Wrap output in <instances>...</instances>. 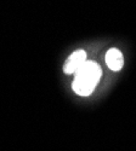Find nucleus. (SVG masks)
<instances>
[{"mask_svg":"<svg viewBox=\"0 0 136 151\" xmlns=\"http://www.w3.org/2000/svg\"><path fill=\"white\" fill-rule=\"evenodd\" d=\"M101 67L92 60H86L74 75L73 91L81 97L90 96L101 79Z\"/></svg>","mask_w":136,"mask_h":151,"instance_id":"1","label":"nucleus"},{"mask_svg":"<svg viewBox=\"0 0 136 151\" xmlns=\"http://www.w3.org/2000/svg\"><path fill=\"white\" fill-rule=\"evenodd\" d=\"M85 62H86V52L84 50H77L66 60L63 65V71L66 74H76Z\"/></svg>","mask_w":136,"mask_h":151,"instance_id":"2","label":"nucleus"},{"mask_svg":"<svg viewBox=\"0 0 136 151\" xmlns=\"http://www.w3.org/2000/svg\"><path fill=\"white\" fill-rule=\"evenodd\" d=\"M106 63L111 70L118 71L123 68L124 64V58H123L121 52L118 48H109L106 53Z\"/></svg>","mask_w":136,"mask_h":151,"instance_id":"3","label":"nucleus"}]
</instances>
